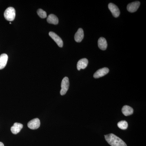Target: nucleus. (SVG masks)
Returning <instances> with one entry per match:
<instances>
[{
  "label": "nucleus",
  "instance_id": "1",
  "mask_svg": "<svg viewBox=\"0 0 146 146\" xmlns=\"http://www.w3.org/2000/svg\"><path fill=\"white\" fill-rule=\"evenodd\" d=\"M107 143L111 146H127L126 144L121 138L113 133L105 135Z\"/></svg>",
  "mask_w": 146,
  "mask_h": 146
},
{
  "label": "nucleus",
  "instance_id": "8",
  "mask_svg": "<svg viewBox=\"0 0 146 146\" xmlns=\"http://www.w3.org/2000/svg\"><path fill=\"white\" fill-rule=\"evenodd\" d=\"M140 5V3L139 1L133 2L129 4L127 6V10L131 13L136 12L138 10Z\"/></svg>",
  "mask_w": 146,
  "mask_h": 146
},
{
  "label": "nucleus",
  "instance_id": "5",
  "mask_svg": "<svg viewBox=\"0 0 146 146\" xmlns=\"http://www.w3.org/2000/svg\"><path fill=\"white\" fill-rule=\"evenodd\" d=\"M49 35L54 40V42L56 43L58 46L60 48H62L63 46V40L57 34L53 32H50Z\"/></svg>",
  "mask_w": 146,
  "mask_h": 146
},
{
  "label": "nucleus",
  "instance_id": "17",
  "mask_svg": "<svg viewBox=\"0 0 146 146\" xmlns=\"http://www.w3.org/2000/svg\"><path fill=\"white\" fill-rule=\"evenodd\" d=\"M37 14L38 16L42 18H46L47 13L46 11L43 10V9H39L37 11Z\"/></svg>",
  "mask_w": 146,
  "mask_h": 146
},
{
  "label": "nucleus",
  "instance_id": "11",
  "mask_svg": "<svg viewBox=\"0 0 146 146\" xmlns=\"http://www.w3.org/2000/svg\"><path fill=\"white\" fill-rule=\"evenodd\" d=\"M23 126V125L20 123H15L13 126L11 128V130L13 134H16L21 131Z\"/></svg>",
  "mask_w": 146,
  "mask_h": 146
},
{
  "label": "nucleus",
  "instance_id": "16",
  "mask_svg": "<svg viewBox=\"0 0 146 146\" xmlns=\"http://www.w3.org/2000/svg\"><path fill=\"white\" fill-rule=\"evenodd\" d=\"M117 126L121 129L125 130L127 129L128 127L127 122L125 121H120L118 123Z\"/></svg>",
  "mask_w": 146,
  "mask_h": 146
},
{
  "label": "nucleus",
  "instance_id": "10",
  "mask_svg": "<svg viewBox=\"0 0 146 146\" xmlns=\"http://www.w3.org/2000/svg\"><path fill=\"white\" fill-rule=\"evenodd\" d=\"M8 58V56L6 54H3L0 55V70H2L5 68Z\"/></svg>",
  "mask_w": 146,
  "mask_h": 146
},
{
  "label": "nucleus",
  "instance_id": "7",
  "mask_svg": "<svg viewBox=\"0 0 146 146\" xmlns=\"http://www.w3.org/2000/svg\"><path fill=\"white\" fill-rule=\"evenodd\" d=\"M40 121L39 119L35 118L30 121L28 123V127L32 129H36L40 127Z\"/></svg>",
  "mask_w": 146,
  "mask_h": 146
},
{
  "label": "nucleus",
  "instance_id": "2",
  "mask_svg": "<svg viewBox=\"0 0 146 146\" xmlns=\"http://www.w3.org/2000/svg\"><path fill=\"white\" fill-rule=\"evenodd\" d=\"M6 20L9 21H12L16 17V10L12 7H9L6 9L4 13Z\"/></svg>",
  "mask_w": 146,
  "mask_h": 146
},
{
  "label": "nucleus",
  "instance_id": "12",
  "mask_svg": "<svg viewBox=\"0 0 146 146\" xmlns=\"http://www.w3.org/2000/svg\"><path fill=\"white\" fill-rule=\"evenodd\" d=\"M84 36V35L83 29L81 28L79 29L75 35V40L76 42H80L83 39Z\"/></svg>",
  "mask_w": 146,
  "mask_h": 146
},
{
  "label": "nucleus",
  "instance_id": "18",
  "mask_svg": "<svg viewBox=\"0 0 146 146\" xmlns=\"http://www.w3.org/2000/svg\"><path fill=\"white\" fill-rule=\"evenodd\" d=\"M0 146H4V145L2 142H0Z\"/></svg>",
  "mask_w": 146,
  "mask_h": 146
},
{
  "label": "nucleus",
  "instance_id": "6",
  "mask_svg": "<svg viewBox=\"0 0 146 146\" xmlns=\"http://www.w3.org/2000/svg\"><path fill=\"white\" fill-rule=\"evenodd\" d=\"M109 70L108 68H104L99 69L94 74V78H98L102 77L108 74Z\"/></svg>",
  "mask_w": 146,
  "mask_h": 146
},
{
  "label": "nucleus",
  "instance_id": "13",
  "mask_svg": "<svg viewBox=\"0 0 146 146\" xmlns=\"http://www.w3.org/2000/svg\"><path fill=\"white\" fill-rule=\"evenodd\" d=\"M98 45L99 48L101 50H106L108 46L106 39H105L104 37H100L98 41Z\"/></svg>",
  "mask_w": 146,
  "mask_h": 146
},
{
  "label": "nucleus",
  "instance_id": "15",
  "mask_svg": "<svg viewBox=\"0 0 146 146\" xmlns=\"http://www.w3.org/2000/svg\"><path fill=\"white\" fill-rule=\"evenodd\" d=\"M47 22L50 24L56 25L58 23V19L57 16L54 14H51L49 15L47 19Z\"/></svg>",
  "mask_w": 146,
  "mask_h": 146
},
{
  "label": "nucleus",
  "instance_id": "19",
  "mask_svg": "<svg viewBox=\"0 0 146 146\" xmlns=\"http://www.w3.org/2000/svg\"><path fill=\"white\" fill-rule=\"evenodd\" d=\"M9 24H11V22H10V23H9Z\"/></svg>",
  "mask_w": 146,
  "mask_h": 146
},
{
  "label": "nucleus",
  "instance_id": "9",
  "mask_svg": "<svg viewBox=\"0 0 146 146\" xmlns=\"http://www.w3.org/2000/svg\"><path fill=\"white\" fill-rule=\"evenodd\" d=\"M88 64V60L86 58H82L78 62L77 65V68L78 70L79 71L81 69H84L86 68Z\"/></svg>",
  "mask_w": 146,
  "mask_h": 146
},
{
  "label": "nucleus",
  "instance_id": "14",
  "mask_svg": "<svg viewBox=\"0 0 146 146\" xmlns=\"http://www.w3.org/2000/svg\"><path fill=\"white\" fill-rule=\"evenodd\" d=\"M122 112L125 116H128L133 114V110L132 108L128 106L125 105L122 108Z\"/></svg>",
  "mask_w": 146,
  "mask_h": 146
},
{
  "label": "nucleus",
  "instance_id": "4",
  "mask_svg": "<svg viewBox=\"0 0 146 146\" xmlns=\"http://www.w3.org/2000/svg\"><path fill=\"white\" fill-rule=\"evenodd\" d=\"M108 7L109 10L110 11L114 17L115 18H117L119 16L120 10L117 5L112 3H110L108 4Z\"/></svg>",
  "mask_w": 146,
  "mask_h": 146
},
{
  "label": "nucleus",
  "instance_id": "3",
  "mask_svg": "<svg viewBox=\"0 0 146 146\" xmlns=\"http://www.w3.org/2000/svg\"><path fill=\"white\" fill-rule=\"evenodd\" d=\"M70 86L69 78L67 77H65L63 79L61 82V89L60 91V94L61 96L65 95L68 91Z\"/></svg>",
  "mask_w": 146,
  "mask_h": 146
}]
</instances>
